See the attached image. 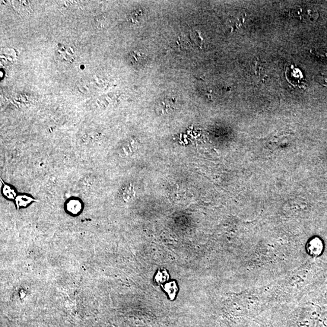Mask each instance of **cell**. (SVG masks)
I'll list each match as a JSON object with an SVG mask.
<instances>
[{"label": "cell", "mask_w": 327, "mask_h": 327, "mask_svg": "<svg viewBox=\"0 0 327 327\" xmlns=\"http://www.w3.org/2000/svg\"><path fill=\"white\" fill-rule=\"evenodd\" d=\"M95 24L98 28H103L106 26L107 20L104 16H98L95 18Z\"/></svg>", "instance_id": "11"}, {"label": "cell", "mask_w": 327, "mask_h": 327, "mask_svg": "<svg viewBox=\"0 0 327 327\" xmlns=\"http://www.w3.org/2000/svg\"><path fill=\"white\" fill-rule=\"evenodd\" d=\"M291 15L301 21H314L319 17L318 11L308 6H298L291 11Z\"/></svg>", "instance_id": "1"}, {"label": "cell", "mask_w": 327, "mask_h": 327, "mask_svg": "<svg viewBox=\"0 0 327 327\" xmlns=\"http://www.w3.org/2000/svg\"><path fill=\"white\" fill-rule=\"evenodd\" d=\"M307 252L312 256H317L320 255L323 250V244L322 241L318 237L313 238L311 240L307 246Z\"/></svg>", "instance_id": "4"}, {"label": "cell", "mask_w": 327, "mask_h": 327, "mask_svg": "<svg viewBox=\"0 0 327 327\" xmlns=\"http://www.w3.org/2000/svg\"><path fill=\"white\" fill-rule=\"evenodd\" d=\"M34 201H37V200L26 195H18L15 198L16 205H17L18 209L20 207H26L32 202Z\"/></svg>", "instance_id": "5"}, {"label": "cell", "mask_w": 327, "mask_h": 327, "mask_svg": "<svg viewBox=\"0 0 327 327\" xmlns=\"http://www.w3.org/2000/svg\"><path fill=\"white\" fill-rule=\"evenodd\" d=\"M246 15L243 16V14H241L239 17L237 18H234L233 20H231V27L233 29H236L242 26L243 24L245 21Z\"/></svg>", "instance_id": "10"}, {"label": "cell", "mask_w": 327, "mask_h": 327, "mask_svg": "<svg viewBox=\"0 0 327 327\" xmlns=\"http://www.w3.org/2000/svg\"><path fill=\"white\" fill-rule=\"evenodd\" d=\"M177 100L174 97H165L158 104V109L163 112H169L176 109Z\"/></svg>", "instance_id": "3"}, {"label": "cell", "mask_w": 327, "mask_h": 327, "mask_svg": "<svg viewBox=\"0 0 327 327\" xmlns=\"http://www.w3.org/2000/svg\"><path fill=\"white\" fill-rule=\"evenodd\" d=\"M285 75L287 80L294 86L303 88L306 85V80L303 73L294 65H288L285 71Z\"/></svg>", "instance_id": "2"}, {"label": "cell", "mask_w": 327, "mask_h": 327, "mask_svg": "<svg viewBox=\"0 0 327 327\" xmlns=\"http://www.w3.org/2000/svg\"><path fill=\"white\" fill-rule=\"evenodd\" d=\"M169 279V274L166 271L160 270L157 273L156 276H155V281L157 282L158 284H163L164 282Z\"/></svg>", "instance_id": "8"}, {"label": "cell", "mask_w": 327, "mask_h": 327, "mask_svg": "<svg viewBox=\"0 0 327 327\" xmlns=\"http://www.w3.org/2000/svg\"><path fill=\"white\" fill-rule=\"evenodd\" d=\"M3 193L6 198L9 199H14L16 198V197H17V195H16V192L14 189H12L11 186L6 185L5 184H4V186H3Z\"/></svg>", "instance_id": "9"}, {"label": "cell", "mask_w": 327, "mask_h": 327, "mask_svg": "<svg viewBox=\"0 0 327 327\" xmlns=\"http://www.w3.org/2000/svg\"><path fill=\"white\" fill-rule=\"evenodd\" d=\"M82 205L80 201L77 199H71L67 204V210L72 214H77L81 211Z\"/></svg>", "instance_id": "6"}, {"label": "cell", "mask_w": 327, "mask_h": 327, "mask_svg": "<svg viewBox=\"0 0 327 327\" xmlns=\"http://www.w3.org/2000/svg\"><path fill=\"white\" fill-rule=\"evenodd\" d=\"M123 198L125 200H130L135 197V192L132 187H128L123 192Z\"/></svg>", "instance_id": "12"}, {"label": "cell", "mask_w": 327, "mask_h": 327, "mask_svg": "<svg viewBox=\"0 0 327 327\" xmlns=\"http://www.w3.org/2000/svg\"><path fill=\"white\" fill-rule=\"evenodd\" d=\"M164 288L165 291L169 294L170 299L171 300H174L177 291V287L175 282H169V283L166 284Z\"/></svg>", "instance_id": "7"}]
</instances>
